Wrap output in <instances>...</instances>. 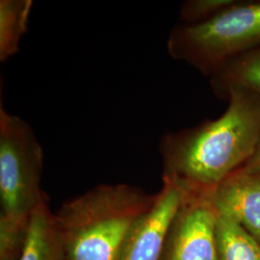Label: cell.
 Here are the masks:
<instances>
[{"instance_id":"6da1fadb","label":"cell","mask_w":260,"mask_h":260,"mask_svg":"<svg viewBox=\"0 0 260 260\" xmlns=\"http://www.w3.org/2000/svg\"><path fill=\"white\" fill-rule=\"evenodd\" d=\"M226 101L221 117L162 136L163 177L185 190L214 192L249 161L260 137V98L234 89Z\"/></svg>"},{"instance_id":"7a4b0ae2","label":"cell","mask_w":260,"mask_h":260,"mask_svg":"<svg viewBox=\"0 0 260 260\" xmlns=\"http://www.w3.org/2000/svg\"><path fill=\"white\" fill-rule=\"evenodd\" d=\"M153 200L127 184H103L68 201L54 214L66 260H116L132 223Z\"/></svg>"},{"instance_id":"3957f363","label":"cell","mask_w":260,"mask_h":260,"mask_svg":"<svg viewBox=\"0 0 260 260\" xmlns=\"http://www.w3.org/2000/svg\"><path fill=\"white\" fill-rule=\"evenodd\" d=\"M260 45V0H237L201 24H177L168 38L171 57L210 78L236 56Z\"/></svg>"},{"instance_id":"277c9868","label":"cell","mask_w":260,"mask_h":260,"mask_svg":"<svg viewBox=\"0 0 260 260\" xmlns=\"http://www.w3.org/2000/svg\"><path fill=\"white\" fill-rule=\"evenodd\" d=\"M44 152L27 122L0 107L1 214L28 219L44 200Z\"/></svg>"},{"instance_id":"5b68a950","label":"cell","mask_w":260,"mask_h":260,"mask_svg":"<svg viewBox=\"0 0 260 260\" xmlns=\"http://www.w3.org/2000/svg\"><path fill=\"white\" fill-rule=\"evenodd\" d=\"M183 190L160 260H220L213 192Z\"/></svg>"},{"instance_id":"8992f818","label":"cell","mask_w":260,"mask_h":260,"mask_svg":"<svg viewBox=\"0 0 260 260\" xmlns=\"http://www.w3.org/2000/svg\"><path fill=\"white\" fill-rule=\"evenodd\" d=\"M183 198V188L175 179L163 177L160 192L132 223L116 260L161 259L169 230Z\"/></svg>"},{"instance_id":"52a82bcc","label":"cell","mask_w":260,"mask_h":260,"mask_svg":"<svg viewBox=\"0 0 260 260\" xmlns=\"http://www.w3.org/2000/svg\"><path fill=\"white\" fill-rule=\"evenodd\" d=\"M217 213L231 218L260 243V169L241 168L213 192Z\"/></svg>"},{"instance_id":"ba28073f","label":"cell","mask_w":260,"mask_h":260,"mask_svg":"<svg viewBox=\"0 0 260 260\" xmlns=\"http://www.w3.org/2000/svg\"><path fill=\"white\" fill-rule=\"evenodd\" d=\"M19 260H66L55 215L45 200L29 216L26 240Z\"/></svg>"},{"instance_id":"9c48e42d","label":"cell","mask_w":260,"mask_h":260,"mask_svg":"<svg viewBox=\"0 0 260 260\" xmlns=\"http://www.w3.org/2000/svg\"><path fill=\"white\" fill-rule=\"evenodd\" d=\"M210 87L226 101L234 89H241L260 98V45L224 63L210 78Z\"/></svg>"},{"instance_id":"30bf717a","label":"cell","mask_w":260,"mask_h":260,"mask_svg":"<svg viewBox=\"0 0 260 260\" xmlns=\"http://www.w3.org/2000/svg\"><path fill=\"white\" fill-rule=\"evenodd\" d=\"M220 260H260V243L241 224L217 213Z\"/></svg>"},{"instance_id":"8fae6325","label":"cell","mask_w":260,"mask_h":260,"mask_svg":"<svg viewBox=\"0 0 260 260\" xmlns=\"http://www.w3.org/2000/svg\"><path fill=\"white\" fill-rule=\"evenodd\" d=\"M31 0L0 1V61L5 62L19 51L27 31Z\"/></svg>"},{"instance_id":"7c38bea8","label":"cell","mask_w":260,"mask_h":260,"mask_svg":"<svg viewBox=\"0 0 260 260\" xmlns=\"http://www.w3.org/2000/svg\"><path fill=\"white\" fill-rule=\"evenodd\" d=\"M28 220L0 215V260H19L26 240Z\"/></svg>"},{"instance_id":"4fadbf2b","label":"cell","mask_w":260,"mask_h":260,"mask_svg":"<svg viewBox=\"0 0 260 260\" xmlns=\"http://www.w3.org/2000/svg\"><path fill=\"white\" fill-rule=\"evenodd\" d=\"M237 0H187L179 9L181 24L196 25L214 19Z\"/></svg>"},{"instance_id":"5bb4252c","label":"cell","mask_w":260,"mask_h":260,"mask_svg":"<svg viewBox=\"0 0 260 260\" xmlns=\"http://www.w3.org/2000/svg\"><path fill=\"white\" fill-rule=\"evenodd\" d=\"M242 168H247V169H260V137L257 143V146L255 148V150L251 157L249 159V161Z\"/></svg>"}]
</instances>
